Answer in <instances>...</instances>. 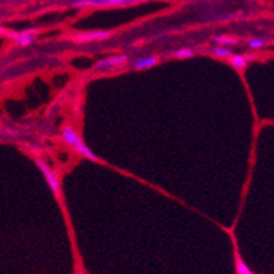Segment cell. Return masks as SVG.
Returning <instances> with one entry per match:
<instances>
[{
	"label": "cell",
	"instance_id": "cell-1",
	"mask_svg": "<svg viewBox=\"0 0 274 274\" xmlns=\"http://www.w3.org/2000/svg\"><path fill=\"white\" fill-rule=\"evenodd\" d=\"M62 136H63V140H65L66 143L73 145V147L76 148V151L79 152L81 155H84V157H87V158L89 159H95L94 154L89 151V148H88L87 145L81 141V138L77 136V133H76L72 128H69V126L63 128V130H62Z\"/></svg>",
	"mask_w": 274,
	"mask_h": 274
},
{
	"label": "cell",
	"instance_id": "cell-2",
	"mask_svg": "<svg viewBox=\"0 0 274 274\" xmlns=\"http://www.w3.org/2000/svg\"><path fill=\"white\" fill-rule=\"evenodd\" d=\"M145 0H76L73 3L74 7H107V6H123L141 3Z\"/></svg>",
	"mask_w": 274,
	"mask_h": 274
},
{
	"label": "cell",
	"instance_id": "cell-3",
	"mask_svg": "<svg viewBox=\"0 0 274 274\" xmlns=\"http://www.w3.org/2000/svg\"><path fill=\"white\" fill-rule=\"evenodd\" d=\"M37 165H39V167L41 169L44 177H45V180H47V182H48V185H50V188L52 189V192L57 195V194L59 192V184H58V180H57V177L54 176V173L51 172L50 167L47 166L43 160H37Z\"/></svg>",
	"mask_w": 274,
	"mask_h": 274
},
{
	"label": "cell",
	"instance_id": "cell-4",
	"mask_svg": "<svg viewBox=\"0 0 274 274\" xmlns=\"http://www.w3.org/2000/svg\"><path fill=\"white\" fill-rule=\"evenodd\" d=\"M110 37L108 32H100V30H96V32H87V33H81L76 36V41H95V40H104Z\"/></svg>",
	"mask_w": 274,
	"mask_h": 274
},
{
	"label": "cell",
	"instance_id": "cell-5",
	"mask_svg": "<svg viewBox=\"0 0 274 274\" xmlns=\"http://www.w3.org/2000/svg\"><path fill=\"white\" fill-rule=\"evenodd\" d=\"M126 60V57L125 55H119V57H111V58H107V59H103V60H99L96 66H95V69L96 70H101V69H106V67H110V66H116V65H119V63H122Z\"/></svg>",
	"mask_w": 274,
	"mask_h": 274
},
{
	"label": "cell",
	"instance_id": "cell-6",
	"mask_svg": "<svg viewBox=\"0 0 274 274\" xmlns=\"http://www.w3.org/2000/svg\"><path fill=\"white\" fill-rule=\"evenodd\" d=\"M13 37L15 39L17 44L21 45V47H26L33 41V33L32 32H22L18 35H13Z\"/></svg>",
	"mask_w": 274,
	"mask_h": 274
},
{
	"label": "cell",
	"instance_id": "cell-7",
	"mask_svg": "<svg viewBox=\"0 0 274 274\" xmlns=\"http://www.w3.org/2000/svg\"><path fill=\"white\" fill-rule=\"evenodd\" d=\"M248 59H251V57L232 55V57H231V62H232V65L235 66L236 69H238V70H241V69H244V67H245V65H247V62H248Z\"/></svg>",
	"mask_w": 274,
	"mask_h": 274
},
{
	"label": "cell",
	"instance_id": "cell-8",
	"mask_svg": "<svg viewBox=\"0 0 274 274\" xmlns=\"http://www.w3.org/2000/svg\"><path fill=\"white\" fill-rule=\"evenodd\" d=\"M157 63V58H154V57H150V58H143L140 59V60H137L136 63H135V69L137 70H143V69H148V67H151Z\"/></svg>",
	"mask_w": 274,
	"mask_h": 274
},
{
	"label": "cell",
	"instance_id": "cell-9",
	"mask_svg": "<svg viewBox=\"0 0 274 274\" xmlns=\"http://www.w3.org/2000/svg\"><path fill=\"white\" fill-rule=\"evenodd\" d=\"M236 269H237V274H254L240 258H238L237 263H236Z\"/></svg>",
	"mask_w": 274,
	"mask_h": 274
},
{
	"label": "cell",
	"instance_id": "cell-10",
	"mask_svg": "<svg viewBox=\"0 0 274 274\" xmlns=\"http://www.w3.org/2000/svg\"><path fill=\"white\" fill-rule=\"evenodd\" d=\"M215 52L216 57H219V58H226V57H232V51L228 50L226 47H218L214 50Z\"/></svg>",
	"mask_w": 274,
	"mask_h": 274
},
{
	"label": "cell",
	"instance_id": "cell-11",
	"mask_svg": "<svg viewBox=\"0 0 274 274\" xmlns=\"http://www.w3.org/2000/svg\"><path fill=\"white\" fill-rule=\"evenodd\" d=\"M248 47L253 48V50H259L262 47H265V41L260 40V39H251V40L248 41Z\"/></svg>",
	"mask_w": 274,
	"mask_h": 274
},
{
	"label": "cell",
	"instance_id": "cell-12",
	"mask_svg": "<svg viewBox=\"0 0 274 274\" xmlns=\"http://www.w3.org/2000/svg\"><path fill=\"white\" fill-rule=\"evenodd\" d=\"M215 41L219 44H224V45H232V44L236 43V40H233V39H231V37H228V36L215 37Z\"/></svg>",
	"mask_w": 274,
	"mask_h": 274
},
{
	"label": "cell",
	"instance_id": "cell-13",
	"mask_svg": "<svg viewBox=\"0 0 274 274\" xmlns=\"http://www.w3.org/2000/svg\"><path fill=\"white\" fill-rule=\"evenodd\" d=\"M192 55H194V51L188 50V48L176 52V57H177V58H189V57H192Z\"/></svg>",
	"mask_w": 274,
	"mask_h": 274
},
{
	"label": "cell",
	"instance_id": "cell-14",
	"mask_svg": "<svg viewBox=\"0 0 274 274\" xmlns=\"http://www.w3.org/2000/svg\"><path fill=\"white\" fill-rule=\"evenodd\" d=\"M1 33H3V28L0 26V35H1Z\"/></svg>",
	"mask_w": 274,
	"mask_h": 274
}]
</instances>
